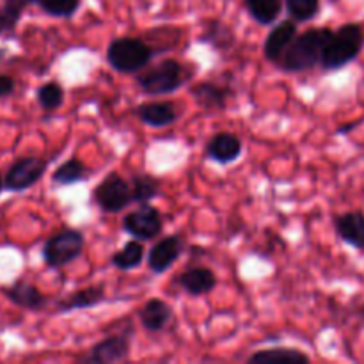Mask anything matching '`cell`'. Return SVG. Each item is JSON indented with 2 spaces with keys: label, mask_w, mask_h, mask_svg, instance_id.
I'll return each instance as SVG.
<instances>
[{
  "label": "cell",
  "mask_w": 364,
  "mask_h": 364,
  "mask_svg": "<svg viewBox=\"0 0 364 364\" xmlns=\"http://www.w3.org/2000/svg\"><path fill=\"white\" fill-rule=\"evenodd\" d=\"M132 336H134V329L121 331V333L114 334V336H107L100 343L89 350V354L82 355L80 363L87 364H112L124 361L130 354L132 347Z\"/></svg>",
  "instance_id": "obj_9"
},
{
  "label": "cell",
  "mask_w": 364,
  "mask_h": 364,
  "mask_svg": "<svg viewBox=\"0 0 364 364\" xmlns=\"http://www.w3.org/2000/svg\"><path fill=\"white\" fill-rule=\"evenodd\" d=\"M299 34L297 21L284 20L281 23H277L272 31L267 36L265 43H263V55H265L267 60L277 64L279 63L281 55L284 53V50L288 48L291 41H294L295 36Z\"/></svg>",
  "instance_id": "obj_13"
},
{
  "label": "cell",
  "mask_w": 364,
  "mask_h": 364,
  "mask_svg": "<svg viewBox=\"0 0 364 364\" xmlns=\"http://www.w3.org/2000/svg\"><path fill=\"white\" fill-rule=\"evenodd\" d=\"M137 116L148 127L164 128L176 123L180 112L173 102H149L137 107Z\"/></svg>",
  "instance_id": "obj_16"
},
{
  "label": "cell",
  "mask_w": 364,
  "mask_h": 364,
  "mask_svg": "<svg viewBox=\"0 0 364 364\" xmlns=\"http://www.w3.org/2000/svg\"><path fill=\"white\" fill-rule=\"evenodd\" d=\"M178 284L187 291L188 295L201 297V295L210 294L217 287V277L212 269L206 267H194L178 276Z\"/></svg>",
  "instance_id": "obj_17"
},
{
  "label": "cell",
  "mask_w": 364,
  "mask_h": 364,
  "mask_svg": "<svg viewBox=\"0 0 364 364\" xmlns=\"http://www.w3.org/2000/svg\"><path fill=\"white\" fill-rule=\"evenodd\" d=\"M242 139L237 134H231V132H219V134L213 135L208 142H206L205 153L210 160L217 164H228L235 162V160L240 159L242 155Z\"/></svg>",
  "instance_id": "obj_12"
},
{
  "label": "cell",
  "mask_w": 364,
  "mask_h": 364,
  "mask_svg": "<svg viewBox=\"0 0 364 364\" xmlns=\"http://www.w3.org/2000/svg\"><path fill=\"white\" fill-rule=\"evenodd\" d=\"M89 174H91V169L84 162L78 159H70L53 171L52 180L57 185H75L87 180Z\"/></svg>",
  "instance_id": "obj_25"
},
{
  "label": "cell",
  "mask_w": 364,
  "mask_h": 364,
  "mask_svg": "<svg viewBox=\"0 0 364 364\" xmlns=\"http://www.w3.org/2000/svg\"><path fill=\"white\" fill-rule=\"evenodd\" d=\"M336 233L345 244L355 249H364V213L347 212L334 219Z\"/></svg>",
  "instance_id": "obj_18"
},
{
  "label": "cell",
  "mask_w": 364,
  "mask_h": 364,
  "mask_svg": "<svg viewBox=\"0 0 364 364\" xmlns=\"http://www.w3.org/2000/svg\"><path fill=\"white\" fill-rule=\"evenodd\" d=\"M139 322L148 333H162L173 322L174 311L162 299H149L137 313Z\"/></svg>",
  "instance_id": "obj_14"
},
{
  "label": "cell",
  "mask_w": 364,
  "mask_h": 364,
  "mask_svg": "<svg viewBox=\"0 0 364 364\" xmlns=\"http://www.w3.org/2000/svg\"><path fill=\"white\" fill-rule=\"evenodd\" d=\"M123 231L134 237L135 240L148 242L159 237L164 230V217L159 208L151 206L149 203L141 205V208L127 213L123 217Z\"/></svg>",
  "instance_id": "obj_8"
},
{
  "label": "cell",
  "mask_w": 364,
  "mask_h": 364,
  "mask_svg": "<svg viewBox=\"0 0 364 364\" xmlns=\"http://www.w3.org/2000/svg\"><path fill=\"white\" fill-rule=\"evenodd\" d=\"M199 41L206 43L212 48L219 50V52H224V50L233 48L237 38H235V32L226 23L219 20H210L206 21L205 31L199 36Z\"/></svg>",
  "instance_id": "obj_21"
},
{
  "label": "cell",
  "mask_w": 364,
  "mask_h": 364,
  "mask_svg": "<svg viewBox=\"0 0 364 364\" xmlns=\"http://www.w3.org/2000/svg\"><path fill=\"white\" fill-rule=\"evenodd\" d=\"M85 237L82 231L73 228H64V230L53 233L43 245V259L50 269H63L70 265L71 262L78 259L84 252Z\"/></svg>",
  "instance_id": "obj_5"
},
{
  "label": "cell",
  "mask_w": 364,
  "mask_h": 364,
  "mask_svg": "<svg viewBox=\"0 0 364 364\" xmlns=\"http://www.w3.org/2000/svg\"><path fill=\"white\" fill-rule=\"evenodd\" d=\"M333 34L329 27H313L297 34L279 59V68L287 73H301L320 64L322 50Z\"/></svg>",
  "instance_id": "obj_1"
},
{
  "label": "cell",
  "mask_w": 364,
  "mask_h": 364,
  "mask_svg": "<svg viewBox=\"0 0 364 364\" xmlns=\"http://www.w3.org/2000/svg\"><path fill=\"white\" fill-rule=\"evenodd\" d=\"M2 294L6 295L7 301L13 302L18 308L27 309V311H43L50 302V299L38 287L23 279L16 281L11 287L2 288Z\"/></svg>",
  "instance_id": "obj_11"
},
{
  "label": "cell",
  "mask_w": 364,
  "mask_h": 364,
  "mask_svg": "<svg viewBox=\"0 0 364 364\" xmlns=\"http://www.w3.org/2000/svg\"><path fill=\"white\" fill-rule=\"evenodd\" d=\"M92 198L105 213H119L134 203L130 181L124 180L119 173L107 174L95 188Z\"/></svg>",
  "instance_id": "obj_6"
},
{
  "label": "cell",
  "mask_w": 364,
  "mask_h": 364,
  "mask_svg": "<svg viewBox=\"0 0 364 364\" xmlns=\"http://www.w3.org/2000/svg\"><path fill=\"white\" fill-rule=\"evenodd\" d=\"M14 89H16V82L9 75L0 73V98H6V96L13 95Z\"/></svg>",
  "instance_id": "obj_30"
},
{
  "label": "cell",
  "mask_w": 364,
  "mask_h": 364,
  "mask_svg": "<svg viewBox=\"0 0 364 364\" xmlns=\"http://www.w3.org/2000/svg\"><path fill=\"white\" fill-rule=\"evenodd\" d=\"M130 185L132 198H134V203H139V205L153 201L162 192V183H160L159 178L151 176V174H137V176L132 178Z\"/></svg>",
  "instance_id": "obj_24"
},
{
  "label": "cell",
  "mask_w": 364,
  "mask_h": 364,
  "mask_svg": "<svg viewBox=\"0 0 364 364\" xmlns=\"http://www.w3.org/2000/svg\"><path fill=\"white\" fill-rule=\"evenodd\" d=\"M290 18L297 23L311 21L320 13V0H284Z\"/></svg>",
  "instance_id": "obj_28"
},
{
  "label": "cell",
  "mask_w": 364,
  "mask_h": 364,
  "mask_svg": "<svg viewBox=\"0 0 364 364\" xmlns=\"http://www.w3.org/2000/svg\"><path fill=\"white\" fill-rule=\"evenodd\" d=\"M364 46V32L359 23H345L333 31L320 57V66L326 71H336L354 63Z\"/></svg>",
  "instance_id": "obj_2"
},
{
  "label": "cell",
  "mask_w": 364,
  "mask_h": 364,
  "mask_svg": "<svg viewBox=\"0 0 364 364\" xmlns=\"http://www.w3.org/2000/svg\"><path fill=\"white\" fill-rule=\"evenodd\" d=\"M191 95L201 109L223 110L226 109L228 100L233 96V89L230 85L213 84V82H199V84L192 85Z\"/></svg>",
  "instance_id": "obj_15"
},
{
  "label": "cell",
  "mask_w": 364,
  "mask_h": 364,
  "mask_svg": "<svg viewBox=\"0 0 364 364\" xmlns=\"http://www.w3.org/2000/svg\"><path fill=\"white\" fill-rule=\"evenodd\" d=\"M48 169V162L41 156H21L14 160L4 176V188L9 192H23L34 187Z\"/></svg>",
  "instance_id": "obj_7"
},
{
  "label": "cell",
  "mask_w": 364,
  "mask_h": 364,
  "mask_svg": "<svg viewBox=\"0 0 364 364\" xmlns=\"http://www.w3.org/2000/svg\"><path fill=\"white\" fill-rule=\"evenodd\" d=\"M39 107L46 112H53L64 103V89L59 82H46L36 91Z\"/></svg>",
  "instance_id": "obj_27"
},
{
  "label": "cell",
  "mask_w": 364,
  "mask_h": 364,
  "mask_svg": "<svg viewBox=\"0 0 364 364\" xmlns=\"http://www.w3.org/2000/svg\"><path fill=\"white\" fill-rule=\"evenodd\" d=\"M146 255V249L141 240H130L123 245L117 252H114L110 263L119 270H134L142 263Z\"/></svg>",
  "instance_id": "obj_23"
},
{
  "label": "cell",
  "mask_w": 364,
  "mask_h": 364,
  "mask_svg": "<svg viewBox=\"0 0 364 364\" xmlns=\"http://www.w3.org/2000/svg\"><path fill=\"white\" fill-rule=\"evenodd\" d=\"M155 57V50L141 38H116L107 46V63L119 73H139Z\"/></svg>",
  "instance_id": "obj_3"
},
{
  "label": "cell",
  "mask_w": 364,
  "mask_h": 364,
  "mask_svg": "<svg viewBox=\"0 0 364 364\" xmlns=\"http://www.w3.org/2000/svg\"><path fill=\"white\" fill-rule=\"evenodd\" d=\"M105 288L102 284H95V287L82 288V290L73 291L70 297L63 299L57 302L55 313H71L77 309H87L92 306H98L105 301Z\"/></svg>",
  "instance_id": "obj_19"
},
{
  "label": "cell",
  "mask_w": 364,
  "mask_h": 364,
  "mask_svg": "<svg viewBox=\"0 0 364 364\" xmlns=\"http://www.w3.org/2000/svg\"><path fill=\"white\" fill-rule=\"evenodd\" d=\"M32 4L53 18H71L80 7V0H32Z\"/></svg>",
  "instance_id": "obj_29"
},
{
  "label": "cell",
  "mask_w": 364,
  "mask_h": 364,
  "mask_svg": "<svg viewBox=\"0 0 364 364\" xmlns=\"http://www.w3.org/2000/svg\"><path fill=\"white\" fill-rule=\"evenodd\" d=\"M358 124L359 123H352V124H347V127H341L340 130H338V134H347V132H350L352 128H355V127H358Z\"/></svg>",
  "instance_id": "obj_31"
},
{
  "label": "cell",
  "mask_w": 364,
  "mask_h": 364,
  "mask_svg": "<svg viewBox=\"0 0 364 364\" xmlns=\"http://www.w3.org/2000/svg\"><path fill=\"white\" fill-rule=\"evenodd\" d=\"M252 20L259 25L276 23L283 11V0H244Z\"/></svg>",
  "instance_id": "obj_22"
},
{
  "label": "cell",
  "mask_w": 364,
  "mask_h": 364,
  "mask_svg": "<svg viewBox=\"0 0 364 364\" xmlns=\"http://www.w3.org/2000/svg\"><path fill=\"white\" fill-rule=\"evenodd\" d=\"M32 4V0H4L0 6V36L13 34L21 14Z\"/></svg>",
  "instance_id": "obj_26"
},
{
  "label": "cell",
  "mask_w": 364,
  "mask_h": 364,
  "mask_svg": "<svg viewBox=\"0 0 364 364\" xmlns=\"http://www.w3.org/2000/svg\"><path fill=\"white\" fill-rule=\"evenodd\" d=\"M2 188H4V176L0 174V192H2Z\"/></svg>",
  "instance_id": "obj_32"
},
{
  "label": "cell",
  "mask_w": 364,
  "mask_h": 364,
  "mask_svg": "<svg viewBox=\"0 0 364 364\" xmlns=\"http://www.w3.org/2000/svg\"><path fill=\"white\" fill-rule=\"evenodd\" d=\"M183 255V237L181 235H171L156 242L148 252V267L151 272L164 274L180 259Z\"/></svg>",
  "instance_id": "obj_10"
},
{
  "label": "cell",
  "mask_w": 364,
  "mask_h": 364,
  "mask_svg": "<svg viewBox=\"0 0 364 364\" xmlns=\"http://www.w3.org/2000/svg\"><path fill=\"white\" fill-rule=\"evenodd\" d=\"M187 78L188 75L180 60L166 59L139 75L137 84L146 95L162 96L178 91L187 82Z\"/></svg>",
  "instance_id": "obj_4"
},
{
  "label": "cell",
  "mask_w": 364,
  "mask_h": 364,
  "mask_svg": "<svg viewBox=\"0 0 364 364\" xmlns=\"http://www.w3.org/2000/svg\"><path fill=\"white\" fill-rule=\"evenodd\" d=\"M247 363L251 364H308L309 355L299 348L290 347H276V348H265L256 354L249 355Z\"/></svg>",
  "instance_id": "obj_20"
}]
</instances>
